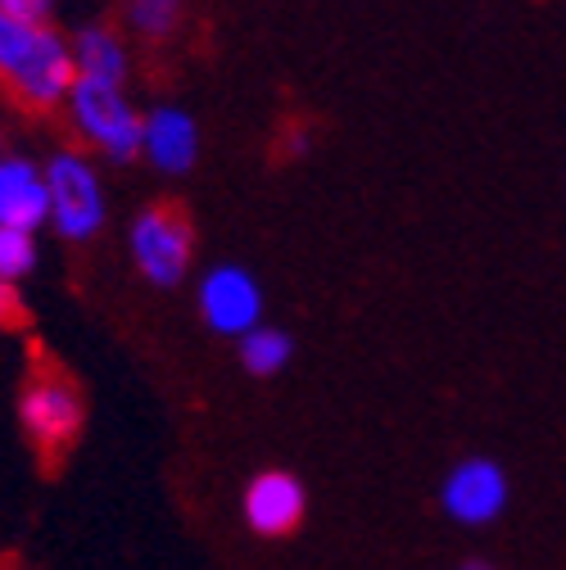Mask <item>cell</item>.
<instances>
[{"mask_svg": "<svg viewBox=\"0 0 566 570\" xmlns=\"http://www.w3.org/2000/svg\"><path fill=\"white\" fill-rule=\"evenodd\" d=\"M78 82L68 32L0 10V91L28 114H64Z\"/></svg>", "mask_w": 566, "mask_h": 570, "instance_id": "1", "label": "cell"}, {"mask_svg": "<svg viewBox=\"0 0 566 570\" xmlns=\"http://www.w3.org/2000/svg\"><path fill=\"white\" fill-rule=\"evenodd\" d=\"M68 131L74 140L109 168H131L140 164V136H146V109L131 100V87L114 82H91L78 78L64 105Z\"/></svg>", "mask_w": 566, "mask_h": 570, "instance_id": "2", "label": "cell"}, {"mask_svg": "<svg viewBox=\"0 0 566 570\" xmlns=\"http://www.w3.org/2000/svg\"><path fill=\"white\" fill-rule=\"evenodd\" d=\"M46 186H50V236L59 245H96L109 223V195L100 177V159H91L82 146H55L46 159Z\"/></svg>", "mask_w": 566, "mask_h": 570, "instance_id": "3", "label": "cell"}, {"mask_svg": "<svg viewBox=\"0 0 566 570\" xmlns=\"http://www.w3.org/2000/svg\"><path fill=\"white\" fill-rule=\"evenodd\" d=\"M127 258L155 291H177L195 267V223L177 199H150L127 223Z\"/></svg>", "mask_w": 566, "mask_h": 570, "instance_id": "4", "label": "cell"}, {"mask_svg": "<svg viewBox=\"0 0 566 570\" xmlns=\"http://www.w3.org/2000/svg\"><path fill=\"white\" fill-rule=\"evenodd\" d=\"M14 416H19L23 440L41 458L55 462V458H64L68 449L82 440V431H87V399H82L78 381H68L64 372H37V376L23 381Z\"/></svg>", "mask_w": 566, "mask_h": 570, "instance_id": "5", "label": "cell"}, {"mask_svg": "<svg viewBox=\"0 0 566 570\" xmlns=\"http://www.w3.org/2000/svg\"><path fill=\"white\" fill-rule=\"evenodd\" d=\"M508 503H513V480H508L504 462H494L485 453L453 462L440 480V512L462 530L494 525L508 512Z\"/></svg>", "mask_w": 566, "mask_h": 570, "instance_id": "6", "label": "cell"}, {"mask_svg": "<svg viewBox=\"0 0 566 570\" xmlns=\"http://www.w3.org/2000/svg\"><path fill=\"white\" fill-rule=\"evenodd\" d=\"M263 285L250 267L241 263H214L204 267L199 281H195V313L199 322L223 335V340H241L245 331H254L263 317Z\"/></svg>", "mask_w": 566, "mask_h": 570, "instance_id": "7", "label": "cell"}, {"mask_svg": "<svg viewBox=\"0 0 566 570\" xmlns=\"http://www.w3.org/2000/svg\"><path fill=\"white\" fill-rule=\"evenodd\" d=\"M241 521L258 539H291L309 521V489L286 466H263L241 489Z\"/></svg>", "mask_w": 566, "mask_h": 570, "instance_id": "8", "label": "cell"}, {"mask_svg": "<svg viewBox=\"0 0 566 570\" xmlns=\"http://www.w3.org/2000/svg\"><path fill=\"white\" fill-rule=\"evenodd\" d=\"M204 155L199 118L173 100H159L146 109V136H140V164L155 168L159 177H186L195 173Z\"/></svg>", "mask_w": 566, "mask_h": 570, "instance_id": "9", "label": "cell"}, {"mask_svg": "<svg viewBox=\"0 0 566 570\" xmlns=\"http://www.w3.org/2000/svg\"><path fill=\"white\" fill-rule=\"evenodd\" d=\"M46 223H50L46 164L19 150H0V227L46 232Z\"/></svg>", "mask_w": 566, "mask_h": 570, "instance_id": "10", "label": "cell"}, {"mask_svg": "<svg viewBox=\"0 0 566 570\" xmlns=\"http://www.w3.org/2000/svg\"><path fill=\"white\" fill-rule=\"evenodd\" d=\"M68 46H74L78 78L131 87V37L118 23L87 19V23H78L74 32H68Z\"/></svg>", "mask_w": 566, "mask_h": 570, "instance_id": "11", "label": "cell"}, {"mask_svg": "<svg viewBox=\"0 0 566 570\" xmlns=\"http://www.w3.org/2000/svg\"><path fill=\"white\" fill-rule=\"evenodd\" d=\"M236 363L254 381H276L295 363V335L286 326H276V322H258L254 331H245L236 340Z\"/></svg>", "mask_w": 566, "mask_h": 570, "instance_id": "12", "label": "cell"}, {"mask_svg": "<svg viewBox=\"0 0 566 570\" xmlns=\"http://www.w3.org/2000/svg\"><path fill=\"white\" fill-rule=\"evenodd\" d=\"M186 23V0H123V32L140 46H168Z\"/></svg>", "mask_w": 566, "mask_h": 570, "instance_id": "13", "label": "cell"}, {"mask_svg": "<svg viewBox=\"0 0 566 570\" xmlns=\"http://www.w3.org/2000/svg\"><path fill=\"white\" fill-rule=\"evenodd\" d=\"M37 267H41V232L0 227V276L23 285Z\"/></svg>", "mask_w": 566, "mask_h": 570, "instance_id": "14", "label": "cell"}, {"mask_svg": "<svg viewBox=\"0 0 566 570\" xmlns=\"http://www.w3.org/2000/svg\"><path fill=\"white\" fill-rule=\"evenodd\" d=\"M28 308H23V285L0 276V326H23Z\"/></svg>", "mask_w": 566, "mask_h": 570, "instance_id": "15", "label": "cell"}, {"mask_svg": "<svg viewBox=\"0 0 566 570\" xmlns=\"http://www.w3.org/2000/svg\"><path fill=\"white\" fill-rule=\"evenodd\" d=\"M0 10L14 19H32V23H55L59 0H0Z\"/></svg>", "mask_w": 566, "mask_h": 570, "instance_id": "16", "label": "cell"}, {"mask_svg": "<svg viewBox=\"0 0 566 570\" xmlns=\"http://www.w3.org/2000/svg\"><path fill=\"white\" fill-rule=\"evenodd\" d=\"M458 570H499V566H489V561H485V557H471V561H462V566H458Z\"/></svg>", "mask_w": 566, "mask_h": 570, "instance_id": "17", "label": "cell"}]
</instances>
